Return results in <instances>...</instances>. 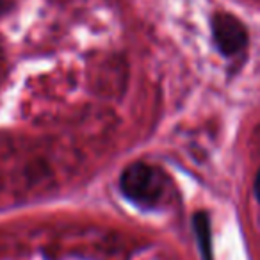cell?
<instances>
[{"mask_svg":"<svg viewBox=\"0 0 260 260\" xmlns=\"http://www.w3.org/2000/svg\"><path fill=\"white\" fill-rule=\"evenodd\" d=\"M255 194H256V198H258V202H260V170H258L256 178H255Z\"/></svg>","mask_w":260,"mask_h":260,"instance_id":"4","label":"cell"},{"mask_svg":"<svg viewBox=\"0 0 260 260\" xmlns=\"http://www.w3.org/2000/svg\"><path fill=\"white\" fill-rule=\"evenodd\" d=\"M168 180L162 171L146 162H134L119 177V189L132 203L139 207H155L166 194Z\"/></svg>","mask_w":260,"mask_h":260,"instance_id":"1","label":"cell"},{"mask_svg":"<svg viewBox=\"0 0 260 260\" xmlns=\"http://www.w3.org/2000/svg\"><path fill=\"white\" fill-rule=\"evenodd\" d=\"M210 29L217 50L226 57L237 55L248 45V30L244 23L232 13H216L210 20Z\"/></svg>","mask_w":260,"mask_h":260,"instance_id":"2","label":"cell"},{"mask_svg":"<svg viewBox=\"0 0 260 260\" xmlns=\"http://www.w3.org/2000/svg\"><path fill=\"white\" fill-rule=\"evenodd\" d=\"M194 230L203 258L212 260L210 258V223H209V216L205 212H198L194 216Z\"/></svg>","mask_w":260,"mask_h":260,"instance_id":"3","label":"cell"}]
</instances>
